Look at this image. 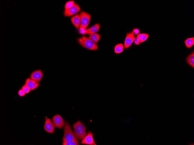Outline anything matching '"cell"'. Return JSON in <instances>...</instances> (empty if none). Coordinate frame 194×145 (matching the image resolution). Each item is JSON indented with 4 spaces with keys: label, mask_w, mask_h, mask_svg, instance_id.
Instances as JSON below:
<instances>
[{
    "label": "cell",
    "mask_w": 194,
    "mask_h": 145,
    "mask_svg": "<svg viewBox=\"0 0 194 145\" xmlns=\"http://www.w3.org/2000/svg\"><path fill=\"white\" fill-rule=\"evenodd\" d=\"M124 48V45L122 43H119L116 45L114 48L115 53L116 54H120L122 52Z\"/></svg>",
    "instance_id": "17"
},
{
    "label": "cell",
    "mask_w": 194,
    "mask_h": 145,
    "mask_svg": "<svg viewBox=\"0 0 194 145\" xmlns=\"http://www.w3.org/2000/svg\"><path fill=\"white\" fill-rule=\"evenodd\" d=\"M187 63L190 66L194 67V52L193 51L186 57V59Z\"/></svg>",
    "instance_id": "14"
},
{
    "label": "cell",
    "mask_w": 194,
    "mask_h": 145,
    "mask_svg": "<svg viewBox=\"0 0 194 145\" xmlns=\"http://www.w3.org/2000/svg\"><path fill=\"white\" fill-rule=\"evenodd\" d=\"M75 4L73 1H70L66 2L65 6V10H68L72 7Z\"/></svg>",
    "instance_id": "20"
},
{
    "label": "cell",
    "mask_w": 194,
    "mask_h": 145,
    "mask_svg": "<svg viewBox=\"0 0 194 145\" xmlns=\"http://www.w3.org/2000/svg\"><path fill=\"white\" fill-rule=\"evenodd\" d=\"M64 136L62 138L63 142L78 140L68 121H66L65 123L64 128Z\"/></svg>",
    "instance_id": "2"
},
{
    "label": "cell",
    "mask_w": 194,
    "mask_h": 145,
    "mask_svg": "<svg viewBox=\"0 0 194 145\" xmlns=\"http://www.w3.org/2000/svg\"><path fill=\"white\" fill-rule=\"evenodd\" d=\"M132 32L134 36L140 34V30L138 28H135L133 29Z\"/></svg>",
    "instance_id": "22"
},
{
    "label": "cell",
    "mask_w": 194,
    "mask_h": 145,
    "mask_svg": "<svg viewBox=\"0 0 194 145\" xmlns=\"http://www.w3.org/2000/svg\"><path fill=\"white\" fill-rule=\"evenodd\" d=\"M18 95L21 97L24 96L26 94L22 89H20L18 91Z\"/></svg>",
    "instance_id": "23"
},
{
    "label": "cell",
    "mask_w": 194,
    "mask_h": 145,
    "mask_svg": "<svg viewBox=\"0 0 194 145\" xmlns=\"http://www.w3.org/2000/svg\"><path fill=\"white\" fill-rule=\"evenodd\" d=\"M25 84L30 89L31 91L35 89L38 87L39 85V82H37L30 78L26 79Z\"/></svg>",
    "instance_id": "12"
},
{
    "label": "cell",
    "mask_w": 194,
    "mask_h": 145,
    "mask_svg": "<svg viewBox=\"0 0 194 145\" xmlns=\"http://www.w3.org/2000/svg\"><path fill=\"white\" fill-rule=\"evenodd\" d=\"M81 10L79 5L77 3H75L73 6L68 10H64L63 14L65 17H69L76 14Z\"/></svg>",
    "instance_id": "6"
},
{
    "label": "cell",
    "mask_w": 194,
    "mask_h": 145,
    "mask_svg": "<svg viewBox=\"0 0 194 145\" xmlns=\"http://www.w3.org/2000/svg\"><path fill=\"white\" fill-rule=\"evenodd\" d=\"M71 22L77 29L80 28V17L79 14H77L71 18Z\"/></svg>",
    "instance_id": "13"
},
{
    "label": "cell",
    "mask_w": 194,
    "mask_h": 145,
    "mask_svg": "<svg viewBox=\"0 0 194 145\" xmlns=\"http://www.w3.org/2000/svg\"><path fill=\"white\" fill-rule=\"evenodd\" d=\"M44 128L45 131L51 134L54 132L55 126L52 121L49 118L46 117Z\"/></svg>",
    "instance_id": "7"
},
{
    "label": "cell",
    "mask_w": 194,
    "mask_h": 145,
    "mask_svg": "<svg viewBox=\"0 0 194 145\" xmlns=\"http://www.w3.org/2000/svg\"><path fill=\"white\" fill-rule=\"evenodd\" d=\"M74 133L78 140H82L87 135L86 128L84 124L79 120L73 126Z\"/></svg>",
    "instance_id": "1"
},
{
    "label": "cell",
    "mask_w": 194,
    "mask_h": 145,
    "mask_svg": "<svg viewBox=\"0 0 194 145\" xmlns=\"http://www.w3.org/2000/svg\"><path fill=\"white\" fill-rule=\"evenodd\" d=\"M134 41V44L135 45H139L140 43L139 41L137 38H135Z\"/></svg>",
    "instance_id": "24"
},
{
    "label": "cell",
    "mask_w": 194,
    "mask_h": 145,
    "mask_svg": "<svg viewBox=\"0 0 194 145\" xmlns=\"http://www.w3.org/2000/svg\"><path fill=\"white\" fill-rule=\"evenodd\" d=\"M100 25L99 23H96L87 29L80 30V34L90 35L92 34L96 33L100 29Z\"/></svg>",
    "instance_id": "8"
},
{
    "label": "cell",
    "mask_w": 194,
    "mask_h": 145,
    "mask_svg": "<svg viewBox=\"0 0 194 145\" xmlns=\"http://www.w3.org/2000/svg\"><path fill=\"white\" fill-rule=\"evenodd\" d=\"M184 42L187 48H191L194 45V38L193 37L188 38Z\"/></svg>",
    "instance_id": "18"
},
{
    "label": "cell",
    "mask_w": 194,
    "mask_h": 145,
    "mask_svg": "<svg viewBox=\"0 0 194 145\" xmlns=\"http://www.w3.org/2000/svg\"><path fill=\"white\" fill-rule=\"evenodd\" d=\"M52 120L55 127L59 129L63 128L65 124L64 119L58 114L54 115L52 118Z\"/></svg>",
    "instance_id": "5"
},
{
    "label": "cell",
    "mask_w": 194,
    "mask_h": 145,
    "mask_svg": "<svg viewBox=\"0 0 194 145\" xmlns=\"http://www.w3.org/2000/svg\"><path fill=\"white\" fill-rule=\"evenodd\" d=\"M80 17V30L86 29L90 21L91 16L85 12L81 11L79 14Z\"/></svg>",
    "instance_id": "4"
},
{
    "label": "cell",
    "mask_w": 194,
    "mask_h": 145,
    "mask_svg": "<svg viewBox=\"0 0 194 145\" xmlns=\"http://www.w3.org/2000/svg\"><path fill=\"white\" fill-rule=\"evenodd\" d=\"M135 38L132 32L127 34L124 43V48L125 49L129 48L134 42Z\"/></svg>",
    "instance_id": "10"
},
{
    "label": "cell",
    "mask_w": 194,
    "mask_h": 145,
    "mask_svg": "<svg viewBox=\"0 0 194 145\" xmlns=\"http://www.w3.org/2000/svg\"><path fill=\"white\" fill-rule=\"evenodd\" d=\"M79 141H72L68 142H63L62 145H79Z\"/></svg>",
    "instance_id": "19"
},
{
    "label": "cell",
    "mask_w": 194,
    "mask_h": 145,
    "mask_svg": "<svg viewBox=\"0 0 194 145\" xmlns=\"http://www.w3.org/2000/svg\"><path fill=\"white\" fill-rule=\"evenodd\" d=\"M149 35L147 34L141 33L137 35V38L140 43H143L146 41L148 38Z\"/></svg>",
    "instance_id": "16"
},
{
    "label": "cell",
    "mask_w": 194,
    "mask_h": 145,
    "mask_svg": "<svg viewBox=\"0 0 194 145\" xmlns=\"http://www.w3.org/2000/svg\"><path fill=\"white\" fill-rule=\"evenodd\" d=\"M78 42L81 46L88 49L96 50L98 49V46L96 44L85 36L79 38L78 39Z\"/></svg>",
    "instance_id": "3"
},
{
    "label": "cell",
    "mask_w": 194,
    "mask_h": 145,
    "mask_svg": "<svg viewBox=\"0 0 194 145\" xmlns=\"http://www.w3.org/2000/svg\"><path fill=\"white\" fill-rule=\"evenodd\" d=\"M21 89L26 93H28L31 91L30 89L25 84L22 87Z\"/></svg>",
    "instance_id": "21"
},
{
    "label": "cell",
    "mask_w": 194,
    "mask_h": 145,
    "mask_svg": "<svg viewBox=\"0 0 194 145\" xmlns=\"http://www.w3.org/2000/svg\"><path fill=\"white\" fill-rule=\"evenodd\" d=\"M43 74L40 69L36 70L32 72L30 74V78L39 82L42 79Z\"/></svg>",
    "instance_id": "11"
},
{
    "label": "cell",
    "mask_w": 194,
    "mask_h": 145,
    "mask_svg": "<svg viewBox=\"0 0 194 145\" xmlns=\"http://www.w3.org/2000/svg\"><path fill=\"white\" fill-rule=\"evenodd\" d=\"M81 144L90 145H96L93 139V134L90 131H89L87 135L82 140Z\"/></svg>",
    "instance_id": "9"
},
{
    "label": "cell",
    "mask_w": 194,
    "mask_h": 145,
    "mask_svg": "<svg viewBox=\"0 0 194 145\" xmlns=\"http://www.w3.org/2000/svg\"><path fill=\"white\" fill-rule=\"evenodd\" d=\"M101 37V35L97 33L90 34L88 37L94 43H96L98 42Z\"/></svg>",
    "instance_id": "15"
}]
</instances>
